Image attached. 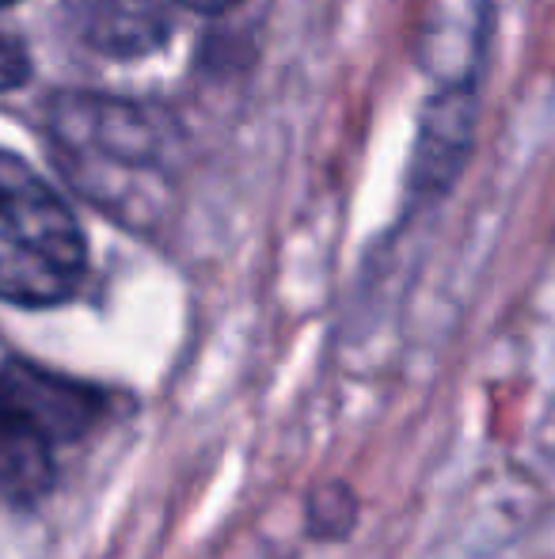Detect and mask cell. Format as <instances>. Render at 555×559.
<instances>
[{
  "label": "cell",
  "instance_id": "obj_3",
  "mask_svg": "<svg viewBox=\"0 0 555 559\" xmlns=\"http://www.w3.org/2000/svg\"><path fill=\"white\" fill-rule=\"evenodd\" d=\"M104 396L27 361L0 369V499L31 502L53 484V453L92 430Z\"/></svg>",
  "mask_w": 555,
  "mask_h": 559
},
{
  "label": "cell",
  "instance_id": "obj_1",
  "mask_svg": "<svg viewBox=\"0 0 555 559\" xmlns=\"http://www.w3.org/2000/svg\"><path fill=\"white\" fill-rule=\"evenodd\" d=\"M50 145L76 191L107 217L148 228L171 202V133L153 111L104 96L50 107Z\"/></svg>",
  "mask_w": 555,
  "mask_h": 559
},
{
  "label": "cell",
  "instance_id": "obj_7",
  "mask_svg": "<svg viewBox=\"0 0 555 559\" xmlns=\"http://www.w3.org/2000/svg\"><path fill=\"white\" fill-rule=\"evenodd\" d=\"M0 4H12V0H0Z\"/></svg>",
  "mask_w": 555,
  "mask_h": 559
},
{
  "label": "cell",
  "instance_id": "obj_2",
  "mask_svg": "<svg viewBox=\"0 0 555 559\" xmlns=\"http://www.w3.org/2000/svg\"><path fill=\"white\" fill-rule=\"evenodd\" d=\"M88 248L73 210L20 156L0 153V297L50 309L81 289Z\"/></svg>",
  "mask_w": 555,
  "mask_h": 559
},
{
  "label": "cell",
  "instance_id": "obj_6",
  "mask_svg": "<svg viewBox=\"0 0 555 559\" xmlns=\"http://www.w3.org/2000/svg\"><path fill=\"white\" fill-rule=\"evenodd\" d=\"M179 4L194 8V12H225V8L240 4V0H179Z\"/></svg>",
  "mask_w": 555,
  "mask_h": 559
},
{
  "label": "cell",
  "instance_id": "obj_5",
  "mask_svg": "<svg viewBox=\"0 0 555 559\" xmlns=\"http://www.w3.org/2000/svg\"><path fill=\"white\" fill-rule=\"evenodd\" d=\"M27 81V53L20 50V43L0 31V92L15 88V84Z\"/></svg>",
  "mask_w": 555,
  "mask_h": 559
},
{
  "label": "cell",
  "instance_id": "obj_4",
  "mask_svg": "<svg viewBox=\"0 0 555 559\" xmlns=\"http://www.w3.org/2000/svg\"><path fill=\"white\" fill-rule=\"evenodd\" d=\"M179 0H69L76 31L111 58H141L171 35Z\"/></svg>",
  "mask_w": 555,
  "mask_h": 559
}]
</instances>
